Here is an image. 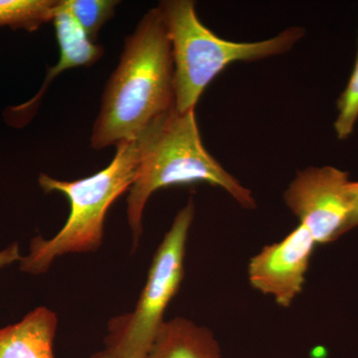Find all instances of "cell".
<instances>
[{"instance_id": "5", "label": "cell", "mask_w": 358, "mask_h": 358, "mask_svg": "<svg viewBox=\"0 0 358 358\" xmlns=\"http://www.w3.org/2000/svg\"><path fill=\"white\" fill-rule=\"evenodd\" d=\"M192 199L178 211L155 252L147 282L131 313L110 322L106 350L117 358H147L164 326V313L185 278L188 233L194 219Z\"/></svg>"}, {"instance_id": "8", "label": "cell", "mask_w": 358, "mask_h": 358, "mask_svg": "<svg viewBox=\"0 0 358 358\" xmlns=\"http://www.w3.org/2000/svg\"><path fill=\"white\" fill-rule=\"evenodd\" d=\"M52 21L55 27L60 57L57 64L48 70L43 86L32 100L18 107L7 109L6 120L13 126L23 127L30 122L33 115L38 109L39 103L41 102L49 85L59 74L73 68L89 67L95 64L103 55V47L87 36L75 18L61 6L60 0Z\"/></svg>"}, {"instance_id": "1", "label": "cell", "mask_w": 358, "mask_h": 358, "mask_svg": "<svg viewBox=\"0 0 358 358\" xmlns=\"http://www.w3.org/2000/svg\"><path fill=\"white\" fill-rule=\"evenodd\" d=\"M176 110L171 43L159 7L150 9L124 42L119 65L103 90L92 131L102 150L140 138Z\"/></svg>"}, {"instance_id": "14", "label": "cell", "mask_w": 358, "mask_h": 358, "mask_svg": "<svg viewBox=\"0 0 358 358\" xmlns=\"http://www.w3.org/2000/svg\"><path fill=\"white\" fill-rule=\"evenodd\" d=\"M22 259L20 255V245L13 243L9 245L7 248L0 251V268L11 265L14 262H17Z\"/></svg>"}, {"instance_id": "2", "label": "cell", "mask_w": 358, "mask_h": 358, "mask_svg": "<svg viewBox=\"0 0 358 358\" xmlns=\"http://www.w3.org/2000/svg\"><path fill=\"white\" fill-rule=\"evenodd\" d=\"M205 182L222 188L246 209L256 200L214 159L202 143L195 110H174L143 134V152L136 181L129 189L127 215L136 248L143 234V216L152 193L173 185Z\"/></svg>"}, {"instance_id": "9", "label": "cell", "mask_w": 358, "mask_h": 358, "mask_svg": "<svg viewBox=\"0 0 358 358\" xmlns=\"http://www.w3.org/2000/svg\"><path fill=\"white\" fill-rule=\"evenodd\" d=\"M57 326L53 310L34 308L20 322L0 329V358H56Z\"/></svg>"}, {"instance_id": "15", "label": "cell", "mask_w": 358, "mask_h": 358, "mask_svg": "<svg viewBox=\"0 0 358 358\" xmlns=\"http://www.w3.org/2000/svg\"><path fill=\"white\" fill-rule=\"evenodd\" d=\"M350 194L352 202V229L358 226V181H350Z\"/></svg>"}, {"instance_id": "10", "label": "cell", "mask_w": 358, "mask_h": 358, "mask_svg": "<svg viewBox=\"0 0 358 358\" xmlns=\"http://www.w3.org/2000/svg\"><path fill=\"white\" fill-rule=\"evenodd\" d=\"M147 358H222V353L210 329L176 317L164 322Z\"/></svg>"}, {"instance_id": "13", "label": "cell", "mask_w": 358, "mask_h": 358, "mask_svg": "<svg viewBox=\"0 0 358 358\" xmlns=\"http://www.w3.org/2000/svg\"><path fill=\"white\" fill-rule=\"evenodd\" d=\"M358 121V49L357 60L345 91L338 101V117L334 131L339 140H346L353 133Z\"/></svg>"}, {"instance_id": "16", "label": "cell", "mask_w": 358, "mask_h": 358, "mask_svg": "<svg viewBox=\"0 0 358 358\" xmlns=\"http://www.w3.org/2000/svg\"><path fill=\"white\" fill-rule=\"evenodd\" d=\"M91 358H117L108 350H103V352H96Z\"/></svg>"}, {"instance_id": "4", "label": "cell", "mask_w": 358, "mask_h": 358, "mask_svg": "<svg viewBox=\"0 0 358 358\" xmlns=\"http://www.w3.org/2000/svg\"><path fill=\"white\" fill-rule=\"evenodd\" d=\"M159 7L171 43L179 113L195 110L205 89L228 66L288 53L305 36V28L293 26L262 41H229L200 21L192 0H166Z\"/></svg>"}, {"instance_id": "6", "label": "cell", "mask_w": 358, "mask_h": 358, "mask_svg": "<svg viewBox=\"0 0 358 358\" xmlns=\"http://www.w3.org/2000/svg\"><path fill=\"white\" fill-rule=\"evenodd\" d=\"M350 183L348 173L336 167H308L285 192V203L317 245L331 243L352 229Z\"/></svg>"}, {"instance_id": "11", "label": "cell", "mask_w": 358, "mask_h": 358, "mask_svg": "<svg viewBox=\"0 0 358 358\" xmlns=\"http://www.w3.org/2000/svg\"><path fill=\"white\" fill-rule=\"evenodd\" d=\"M59 0H0V27L36 31L53 20Z\"/></svg>"}, {"instance_id": "3", "label": "cell", "mask_w": 358, "mask_h": 358, "mask_svg": "<svg viewBox=\"0 0 358 358\" xmlns=\"http://www.w3.org/2000/svg\"><path fill=\"white\" fill-rule=\"evenodd\" d=\"M109 166L88 178L59 180L40 174L39 185L46 193H63L70 203V213L62 229L51 239L33 238L29 253L20 260V270L28 274L47 272L59 257L96 251L103 243V224L112 204L131 189L140 169L143 134L122 141Z\"/></svg>"}, {"instance_id": "7", "label": "cell", "mask_w": 358, "mask_h": 358, "mask_svg": "<svg viewBox=\"0 0 358 358\" xmlns=\"http://www.w3.org/2000/svg\"><path fill=\"white\" fill-rule=\"evenodd\" d=\"M315 243L310 231L299 224L284 239L264 247L248 264L250 284L289 308L303 292Z\"/></svg>"}, {"instance_id": "12", "label": "cell", "mask_w": 358, "mask_h": 358, "mask_svg": "<svg viewBox=\"0 0 358 358\" xmlns=\"http://www.w3.org/2000/svg\"><path fill=\"white\" fill-rule=\"evenodd\" d=\"M119 3L117 0H60L61 6L75 18L95 43L101 28L112 20Z\"/></svg>"}]
</instances>
